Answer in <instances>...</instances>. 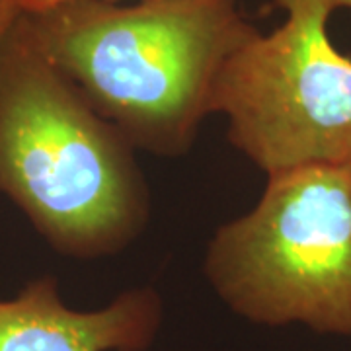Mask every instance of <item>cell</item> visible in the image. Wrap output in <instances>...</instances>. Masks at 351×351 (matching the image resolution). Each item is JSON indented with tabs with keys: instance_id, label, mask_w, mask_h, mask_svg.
I'll return each instance as SVG.
<instances>
[{
	"instance_id": "1",
	"label": "cell",
	"mask_w": 351,
	"mask_h": 351,
	"mask_svg": "<svg viewBox=\"0 0 351 351\" xmlns=\"http://www.w3.org/2000/svg\"><path fill=\"white\" fill-rule=\"evenodd\" d=\"M24 16L90 106L158 156L189 151L228 57L258 32L239 0H69Z\"/></svg>"
},
{
	"instance_id": "2",
	"label": "cell",
	"mask_w": 351,
	"mask_h": 351,
	"mask_svg": "<svg viewBox=\"0 0 351 351\" xmlns=\"http://www.w3.org/2000/svg\"><path fill=\"white\" fill-rule=\"evenodd\" d=\"M0 193L51 248L123 250L149 221L135 147L39 47L22 12L0 39Z\"/></svg>"
},
{
	"instance_id": "3",
	"label": "cell",
	"mask_w": 351,
	"mask_h": 351,
	"mask_svg": "<svg viewBox=\"0 0 351 351\" xmlns=\"http://www.w3.org/2000/svg\"><path fill=\"white\" fill-rule=\"evenodd\" d=\"M205 276L250 322L351 338V162L267 176L256 207L215 232Z\"/></svg>"
},
{
	"instance_id": "4",
	"label": "cell",
	"mask_w": 351,
	"mask_h": 351,
	"mask_svg": "<svg viewBox=\"0 0 351 351\" xmlns=\"http://www.w3.org/2000/svg\"><path fill=\"white\" fill-rule=\"evenodd\" d=\"M285 22L256 32L221 71L213 113L265 174L351 162V57L328 34L332 0H276Z\"/></svg>"
},
{
	"instance_id": "5",
	"label": "cell",
	"mask_w": 351,
	"mask_h": 351,
	"mask_svg": "<svg viewBox=\"0 0 351 351\" xmlns=\"http://www.w3.org/2000/svg\"><path fill=\"white\" fill-rule=\"evenodd\" d=\"M162 322L152 289H133L98 311L66 306L53 277L0 301V351H145Z\"/></svg>"
},
{
	"instance_id": "6",
	"label": "cell",
	"mask_w": 351,
	"mask_h": 351,
	"mask_svg": "<svg viewBox=\"0 0 351 351\" xmlns=\"http://www.w3.org/2000/svg\"><path fill=\"white\" fill-rule=\"evenodd\" d=\"M14 6L24 14L39 12V10H45L49 6H55V4H61V2H69V0H10ZM112 2H117V0H112Z\"/></svg>"
},
{
	"instance_id": "7",
	"label": "cell",
	"mask_w": 351,
	"mask_h": 351,
	"mask_svg": "<svg viewBox=\"0 0 351 351\" xmlns=\"http://www.w3.org/2000/svg\"><path fill=\"white\" fill-rule=\"evenodd\" d=\"M18 14H20V10L14 6L10 0H0V39L4 38V34L14 24Z\"/></svg>"
},
{
	"instance_id": "8",
	"label": "cell",
	"mask_w": 351,
	"mask_h": 351,
	"mask_svg": "<svg viewBox=\"0 0 351 351\" xmlns=\"http://www.w3.org/2000/svg\"><path fill=\"white\" fill-rule=\"evenodd\" d=\"M332 2H334L336 10H338V8H350L351 10V0H332Z\"/></svg>"
}]
</instances>
